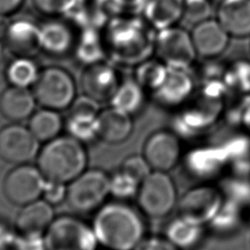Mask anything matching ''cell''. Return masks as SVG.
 Listing matches in <instances>:
<instances>
[{
    "mask_svg": "<svg viewBox=\"0 0 250 250\" xmlns=\"http://www.w3.org/2000/svg\"><path fill=\"white\" fill-rule=\"evenodd\" d=\"M99 244L107 250H134L146 237L141 214L125 201L104 203L92 225Z\"/></svg>",
    "mask_w": 250,
    "mask_h": 250,
    "instance_id": "6da1fadb",
    "label": "cell"
},
{
    "mask_svg": "<svg viewBox=\"0 0 250 250\" xmlns=\"http://www.w3.org/2000/svg\"><path fill=\"white\" fill-rule=\"evenodd\" d=\"M153 30L144 18L116 16L111 19L104 37L106 52L119 62L137 65L154 52Z\"/></svg>",
    "mask_w": 250,
    "mask_h": 250,
    "instance_id": "7a4b0ae2",
    "label": "cell"
},
{
    "mask_svg": "<svg viewBox=\"0 0 250 250\" xmlns=\"http://www.w3.org/2000/svg\"><path fill=\"white\" fill-rule=\"evenodd\" d=\"M88 156L84 144L71 136H58L46 143L37 155V167L52 181L70 183L86 170Z\"/></svg>",
    "mask_w": 250,
    "mask_h": 250,
    "instance_id": "3957f363",
    "label": "cell"
},
{
    "mask_svg": "<svg viewBox=\"0 0 250 250\" xmlns=\"http://www.w3.org/2000/svg\"><path fill=\"white\" fill-rule=\"evenodd\" d=\"M45 250H96L99 244L93 228L64 215L57 217L44 232Z\"/></svg>",
    "mask_w": 250,
    "mask_h": 250,
    "instance_id": "277c9868",
    "label": "cell"
},
{
    "mask_svg": "<svg viewBox=\"0 0 250 250\" xmlns=\"http://www.w3.org/2000/svg\"><path fill=\"white\" fill-rule=\"evenodd\" d=\"M177 188L167 172L152 170L141 183L138 206L145 215L160 219L169 215L178 202Z\"/></svg>",
    "mask_w": 250,
    "mask_h": 250,
    "instance_id": "5b68a950",
    "label": "cell"
},
{
    "mask_svg": "<svg viewBox=\"0 0 250 250\" xmlns=\"http://www.w3.org/2000/svg\"><path fill=\"white\" fill-rule=\"evenodd\" d=\"M32 93L42 107L59 111L69 107L75 100L76 84L66 69L48 66L40 71Z\"/></svg>",
    "mask_w": 250,
    "mask_h": 250,
    "instance_id": "8992f818",
    "label": "cell"
},
{
    "mask_svg": "<svg viewBox=\"0 0 250 250\" xmlns=\"http://www.w3.org/2000/svg\"><path fill=\"white\" fill-rule=\"evenodd\" d=\"M109 195V176L103 170L90 169L72 180L66 192V201L77 213L98 210Z\"/></svg>",
    "mask_w": 250,
    "mask_h": 250,
    "instance_id": "52a82bcc",
    "label": "cell"
},
{
    "mask_svg": "<svg viewBox=\"0 0 250 250\" xmlns=\"http://www.w3.org/2000/svg\"><path fill=\"white\" fill-rule=\"evenodd\" d=\"M154 53L170 68L188 69L197 57L190 32L178 25L157 31Z\"/></svg>",
    "mask_w": 250,
    "mask_h": 250,
    "instance_id": "ba28073f",
    "label": "cell"
},
{
    "mask_svg": "<svg viewBox=\"0 0 250 250\" xmlns=\"http://www.w3.org/2000/svg\"><path fill=\"white\" fill-rule=\"evenodd\" d=\"M223 203L224 195L219 187L200 183L184 193L179 202V214L207 226Z\"/></svg>",
    "mask_w": 250,
    "mask_h": 250,
    "instance_id": "9c48e42d",
    "label": "cell"
},
{
    "mask_svg": "<svg viewBox=\"0 0 250 250\" xmlns=\"http://www.w3.org/2000/svg\"><path fill=\"white\" fill-rule=\"evenodd\" d=\"M46 178L38 167L28 164L18 165L5 177L3 190L12 203L25 205L42 195Z\"/></svg>",
    "mask_w": 250,
    "mask_h": 250,
    "instance_id": "30bf717a",
    "label": "cell"
},
{
    "mask_svg": "<svg viewBox=\"0 0 250 250\" xmlns=\"http://www.w3.org/2000/svg\"><path fill=\"white\" fill-rule=\"evenodd\" d=\"M143 155L152 170L168 172L183 158L181 139L174 131H155L146 140Z\"/></svg>",
    "mask_w": 250,
    "mask_h": 250,
    "instance_id": "8fae6325",
    "label": "cell"
},
{
    "mask_svg": "<svg viewBox=\"0 0 250 250\" xmlns=\"http://www.w3.org/2000/svg\"><path fill=\"white\" fill-rule=\"evenodd\" d=\"M39 141L28 128L11 124L0 130V158L16 165L26 164L39 152Z\"/></svg>",
    "mask_w": 250,
    "mask_h": 250,
    "instance_id": "7c38bea8",
    "label": "cell"
},
{
    "mask_svg": "<svg viewBox=\"0 0 250 250\" xmlns=\"http://www.w3.org/2000/svg\"><path fill=\"white\" fill-rule=\"evenodd\" d=\"M183 162L188 175L201 183H210L228 170V161L220 145L191 148L183 157Z\"/></svg>",
    "mask_w": 250,
    "mask_h": 250,
    "instance_id": "4fadbf2b",
    "label": "cell"
},
{
    "mask_svg": "<svg viewBox=\"0 0 250 250\" xmlns=\"http://www.w3.org/2000/svg\"><path fill=\"white\" fill-rule=\"evenodd\" d=\"M65 128L69 136L82 144L99 139V103L85 95L71 104Z\"/></svg>",
    "mask_w": 250,
    "mask_h": 250,
    "instance_id": "5bb4252c",
    "label": "cell"
},
{
    "mask_svg": "<svg viewBox=\"0 0 250 250\" xmlns=\"http://www.w3.org/2000/svg\"><path fill=\"white\" fill-rule=\"evenodd\" d=\"M120 83L117 69L102 61L86 66L81 76L80 86L85 96L101 103L110 101Z\"/></svg>",
    "mask_w": 250,
    "mask_h": 250,
    "instance_id": "9a60e30c",
    "label": "cell"
},
{
    "mask_svg": "<svg viewBox=\"0 0 250 250\" xmlns=\"http://www.w3.org/2000/svg\"><path fill=\"white\" fill-rule=\"evenodd\" d=\"M194 93V80L188 69L170 68L161 86L152 93L155 101L166 107L187 104Z\"/></svg>",
    "mask_w": 250,
    "mask_h": 250,
    "instance_id": "2e32d148",
    "label": "cell"
},
{
    "mask_svg": "<svg viewBox=\"0 0 250 250\" xmlns=\"http://www.w3.org/2000/svg\"><path fill=\"white\" fill-rule=\"evenodd\" d=\"M190 34L197 56L204 59L221 56L228 48L230 38L219 21L211 18L193 25Z\"/></svg>",
    "mask_w": 250,
    "mask_h": 250,
    "instance_id": "e0dca14e",
    "label": "cell"
},
{
    "mask_svg": "<svg viewBox=\"0 0 250 250\" xmlns=\"http://www.w3.org/2000/svg\"><path fill=\"white\" fill-rule=\"evenodd\" d=\"M39 24L20 18L11 21L4 30V43L16 56L32 57L40 49Z\"/></svg>",
    "mask_w": 250,
    "mask_h": 250,
    "instance_id": "ac0fdd59",
    "label": "cell"
},
{
    "mask_svg": "<svg viewBox=\"0 0 250 250\" xmlns=\"http://www.w3.org/2000/svg\"><path fill=\"white\" fill-rule=\"evenodd\" d=\"M39 27L41 51L54 57H62L74 49L76 38L67 22L51 19L39 24Z\"/></svg>",
    "mask_w": 250,
    "mask_h": 250,
    "instance_id": "d6986e66",
    "label": "cell"
},
{
    "mask_svg": "<svg viewBox=\"0 0 250 250\" xmlns=\"http://www.w3.org/2000/svg\"><path fill=\"white\" fill-rule=\"evenodd\" d=\"M219 22L230 37L250 36V0H223L217 9Z\"/></svg>",
    "mask_w": 250,
    "mask_h": 250,
    "instance_id": "ffe728a7",
    "label": "cell"
},
{
    "mask_svg": "<svg viewBox=\"0 0 250 250\" xmlns=\"http://www.w3.org/2000/svg\"><path fill=\"white\" fill-rule=\"evenodd\" d=\"M205 234V225L183 215L169 221L164 236L180 250H192L199 245Z\"/></svg>",
    "mask_w": 250,
    "mask_h": 250,
    "instance_id": "44dd1931",
    "label": "cell"
},
{
    "mask_svg": "<svg viewBox=\"0 0 250 250\" xmlns=\"http://www.w3.org/2000/svg\"><path fill=\"white\" fill-rule=\"evenodd\" d=\"M133 131L132 115L113 106L99 113V139L111 145L126 141Z\"/></svg>",
    "mask_w": 250,
    "mask_h": 250,
    "instance_id": "7402d4cb",
    "label": "cell"
},
{
    "mask_svg": "<svg viewBox=\"0 0 250 250\" xmlns=\"http://www.w3.org/2000/svg\"><path fill=\"white\" fill-rule=\"evenodd\" d=\"M184 4L185 0H146L143 18L154 30L171 27L183 20Z\"/></svg>",
    "mask_w": 250,
    "mask_h": 250,
    "instance_id": "603a6c76",
    "label": "cell"
},
{
    "mask_svg": "<svg viewBox=\"0 0 250 250\" xmlns=\"http://www.w3.org/2000/svg\"><path fill=\"white\" fill-rule=\"evenodd\" d=\"M35 102V97L28 88L10 85L0 95V112L10 121H21L32 115Z\"/></svg>",
    "mask_w": 250,
    "mask_h": 250,
    "instance_id": "cb8c5ba5",
    "label": "cell"
},
{
    "mask_svg": "<svg viewBox=\"0 0 250 250\" xmlns=\"http://www.w3.org/2000/svg\"><path fill=\"white\" fill-rule=\"evenodd\" d=\"M54 217L53 205L46 200H35L23 205L16 220V230L23 233H44Z\"/></svg>",
    "mask_w": 250,
    "mask_h": 250,
    "instance_id": "d4e9b609",
    "label": "cell"
},
{
    "mask_svg": "<svg viewBox=\"0 0 250 250\" xmlns=\"http://www.w3.org/2000/svg\"><path fill=\"white\" fill-rule=\"evenodd\" d=\"M73 50L78 62L86 66L104 61L107 53L104 36L92 26H86L82 30Z\"/></svg>",
    "mask_w": 250,
    "mask_h": 250,
    "instance_id": "484cf974",
    "label": "cell"
},
{
    "mask_svg": "<svg viewBox=\"0 0 250 250\" xmlns=\"http://www.w3.org/2000/svg\"><path fill=\"white\" fill-rule=\"evenodd\" d=\"M146 93V91L135 79L121 81L109 101L110 106L134 115L144 107Z\"/></svg>",
    "mask_w": 250,
    "mask_h": 250,
    "instance_id": "4316f807",
    "label": "cell"
},
{
    "mask_svg": "<svg viewBox=\"0 0 250 250\" xmlns=\"http://www.w3.org/2000/svg\"><path fill=\"white\" fill-rule=\"evenodd\" d=\"M40 68L32 57L16 56L5 70V76L11 86L29 88L33 86L40 74Z\"/></svg>",
    "mask_w": 250,
    "mask_h": 250,
    "instance_id": "83f0119b",
    "label": "cell"
},
{
    "mask_svg": "<svg viewBox=\"0 0 250 250\" xmlns=\"http://www.w3.org/2000/svg\"><path fill=\"white\" fill-rule=\"evenodd\" d=\"M62 120L57 110L43 107L32 113L28 129L39 142H49L59 136Z\"/></svg>",
    "mask_w": 250,
    "mask_h": 250,
    "instance_id": "f1b7e54d",
    "label": "cell"
},
{
    "mask_svg": "<svg viewBox=\"0 0 250 250\" xmlns=\"http://www.w3.org/2000/svg\"><path fill=\"white\" fill-rule=\"evenodd\" d=\"M246 219H248V215L244 210L224 199L222 207L207 226L215 233L230 234L235 232Z\"/></svg>",
    "mask_w": 250,
    "mask_h": 250,
    "instance_id": "f546056e",
    "label": "cell"
},
{
    "mask_svg": "<svg viewBox=\"0 0 250 250\" xmlns=\"http://www.w3.org/2000/svg\"><path fill=\"white\" fill-rule=\"evenodd\" d=\"M219 188L226 201L244 210L250 218V177L230 174Z\"/></svg>",
    "mask_w": 250,
    "mask_h": 250,
    "instance_id": "4dcf8cb0",
    "label": "cell"
},
{
    "mask_svg": "<svg viewBox=\"0 0 250 250\" xmlns=\"http://www.w3.org/2000/svg\"><path fill=\"white\" fill-rule=\"evenodd\" d=\"M223 81L229 91L241 97L250 95V61L238 59L224 70Z\"/></svg>",
    "mask_w": 250,
    "mask_h": 250,
    "instance_id": "1f68e13d",
    "label": "cell"
},
{
    "mask_svg": "<svg viewBox=\"0 0 250 250\" xmlns=\"http://www.w3.org/2000/svg\"><path fill=\"white\" fill-rule=\"evenodd\" d=\"M168 66L157 58L146 59L136 65L134 79L147 92H155L165 80Z\"/></svg>",
    "mask_w": 250,
    "mask_h": 250,
    "instance_id": "d6a6232c",
    "label": "cell"
},
{
    "mask_svg": "<svg viewBox=\"0 0 250 250\" xmlns=\"http://www.w3.org/2000/svg\"><path fill=\"white\" fill-rule=\"evenodd\" d=\"M140 185L141 183L120 169L109 176V194L125 201L137 196Z\"/></svg>",
    "mask_w": 250,
    "mask_h": 250,
    "instance_id": "836d02e7",
    "label": "cell"
},
{
    "mask_svg": "<svg viewBox=\"0 0 250 250\" xmlns=\"http://www.w3.org/2000/svg\"><path fill=\"white\" fill-rule=\"evenodd\" d=\"M212 4L210 0H185L183 20L195 25L211 18Z\"/></svg>",
    "mask_w": 250,
    "mask_h": 250,
    "instance_id": "e575fe53",
    "label": "cell"
},
{
    "mask_svg": "<svg viewBox=\"0 0 250 250\" xmlns=\"http://www.w3.org/2000/svg\"><path fill=\"white\" fill-rule=\"evenodd\" d=\"M120 169L139 183H142L152 171L150 165L143 154L129 155L122 162Z\"/></svg>",
    "mask_w": 250,
    "mask_h": 250,
    "instance_id": "d590c367",
    "label": "cell"
},
{
    "mask_svg": "<svg viewBox=\"0 0 250 250\" xmlns=\"http://www.w3.org/2000/svg\"><path fill=\"white\" fill-rule=\"evenodd\" d=\"M67 187L64 183L52 181L46 179V183L43 189V197L51 205H58L63 200H66Z\"/></svg>",
    "mask_w": 250,
    "mask_h": 250,
    "instance_id": "8d00e7d4",
    "label": "cell"
},
{
    "mask_svg": "<svg viewBox=\"0 0 250 250\" xmlns=\"http://www.w3.org/2000/svg\"><path fill=\"white\" fill-rule=\"evenodd\" d=\"M14 250H45L44 233L18 232Z\"/></svg>",
    "mask_w": 250,
    "mask_h": 250,
    "instance_id": "74e56055",
    "label": "cell"
},
{
    "mask_svg": "<svg viewBox=\"0 0 250 250\" xmlns=\"http://www.w3.org/2000/svg\"><path fill=\"white\" fill-rule=\"evenodd\" d=\"M134 250H180L165 236L151 235L145 237Z\"/></svg>",
    "mask_w": 250,
    "mask_h": 250,
    "instance_id": "f35d334b",
    "label": "cell"
},
{
    "mask_svg": "<svg viewBox=\"0 0 250 250\" xmlns=\"http://www.w3.org/2000/svg\"><path fill=\"white\" fill-rule=\"evenodd\" d=\"M68 0H32L34 7L42 14L54 16L62 14Z\"/></svg>",
    "mask_w": 250,
    "mask_h": 250,
    "instance_id": "ab89813d",
    "label": "cell"
},
{
    "mask_svg": "<svg viewBox=\"0 0 250 250\" xmlns=\"http://www.w3.org/2000/svg\"><path fill=\"white\" fill-rule=\"evenodd\" d=\"M17 233V230H15L10 225L0 221V250L14 249Z\"/></svg>",
    "mask_w": 250,
    "mask_h": 250,
    "instance_id": "60d3db41",
    "label": "cell"
},
{
    "mask_svg": "<svg viewBox=\"0 0 250 250\" xmlns=\"http://www.w3.org/2000/svg\"><path fill=\"white\" fill-rule=\"evenodd\" d=\"M24 0H0V16H10L18 12Z\"/></svg>",
    "mask_w": 250,
    "mask_h": 250,
    "instance_id": "b9f144b4",
    "label": "cell"
},
{
    "mask_svg": "<svg viewBox=\"0 0 250 250\" xmlns=\"http://www.w3.org/2000/svg\"><path fill=\"white\" fill-rule=\"evenodd\" d=\"M238 125H240V127L242 128L243 132L246 135L250 136V98L246 102V104L241 111Z\"/></svg>",
    "mask_w": 250,
    "mask_h": 250,
    "instance_id": "7bdbcfd3",
    "label": "cell"
},
{
    "mask_svg": "<svg viewBox=\"0 0 250 250\" xmlns=\"http://www.w3.org/2000/svg\"><path fill=\"white\" fill-rule=\"evenodd\" d=\"M146 1V0H118L124 11H128L131 14L142 12Z\"/></svg>",
    "mask_w": 250,
    "mask_h": 250,
    "instance_id": "ee69618b",
    "label": "cell"
},
{
    "mask_svg": "<svg viewBox=\"0 0 250 250\" xmlns=\"http://www.w3.org/2000/svg\"><path fill=\"white\" fill-rule=\"evenodd\" d=\"M3 53H4V50H3V42L0 40V62L2 61Z\"/></svg>",
    "mask_w": 250,
    "mask_h": 250,
    "instance_id": "f6af8a7d",
    "label": "cell"
},
{
    "mask_svg": "<svg viewBox=\"0 0 250 250\" xmlns=\"http://www.w3.org/2000/svg\"><path fill=\"white\" fill-rule=\"evenodd\" d=\"M221 1H223V0H219V2H221Z\"/></svg>",
    "mask_w": 250,
    "mask_h": 250,
    "instance_id": "bcb514c9",
    "label": "cell"
}]
</instances>
